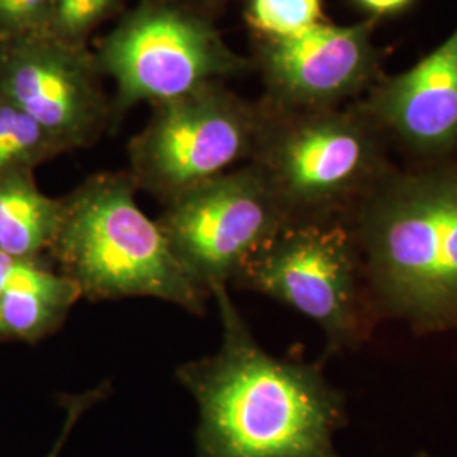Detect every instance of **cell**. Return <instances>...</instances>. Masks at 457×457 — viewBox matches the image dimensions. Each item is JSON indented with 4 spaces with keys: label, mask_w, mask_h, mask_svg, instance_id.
I'll use <instances>...</instances> for the list:
<instances>
[{
    "label": "cell",
    "mask_w": 457,
    "mask_h": 457,
    "mask_svg": "<svg viewBox=\"0 0 457 457\" xmlns=\"http://www.w3.org/2000/svg\"><path fill=\"white\" fill-rule=\"evenodd\" d=\"M222 343L177 368L198 405L196 457H343L345 398L320 366L279 360L254 339L228 285H215Z\"/></svg>",
    "instance_id": "1"
},
{
    "label": "cell",
    "mask_w": 457,
    "mask_h": 457,
    "mask_svg": "<svg viewBox=\"0 0 457 457\" xmlns=\"http://www.w3.org/2000/svg\"><path fill=\"white\" fill-rule=\"evenodd\" d=\"M347 224L379 320L457 330V164L396 166Z\"/></svg>",
    "instance_id": "2"
},
{
    "label": "cell",
    "mask_w": 457,
    "mask_h": 457,
    "mask_svg": "<svg viewBox=\"0 0 457 457\" xmlns=\"http://www.w3.org/2000/svg\"><path fill=\"white\" fill-rule=\"evenodd\" d=\"M249 163L262 173L287 224L349 220L398 166L385 132L360 105L290 109L258 100Z\"/></svg>",
    "instance_id": "3"
},
{
    "label": "cell",
    "mask_w": 457,
    "mask_h": 457,
    "mask_svg": "<svg viewBox=\"0 0 457 457\" xmlns=\"http://www.w3.org/2000/svg\"><path fill=\"white\" fill-rule=\"evenodd\" d=\"M128 170L98 171L63 196L65 212L48 258L94 302L153 296L194 315L209 294L183 270L158 220L136 200Z\"/></svg>",
    "instance_id": "4"
},
{
    "label": "cell",
    "mask_w": 457,
    "mask_h": 457,
    "mask_svg": "<svg viewBox=\"0 0 457 457\" xmlns=\"http://www.w3.org/2000/svg\"><path fill=\"white\" fill-rule=\"evenodd\" d=\"M111 94L114 132L139 104H163L254 70L212 17L168 0H137L94 49Z\"/></svg>",
    "instance_id": "5"
},
{
    "label": "cell",
    "mask_w": 457,
    "mask_h": 457,
    "mask_svg": "<svg viewBox=\"0 0 457 457\" xmlns=\"http://www.w3.org/2000/svg\"><path fill=\"white\" fill-rule=\"evenodd\" d=\"M232 285L309 317L324 334L326 356L356 351L379 320L345 220L287 224L247 260Z\"/></svg>",
    "instance_id": "6"
},
{
    "label": "cell",
    "mask_w": 457,
    "mask_h": 457,
    "mask_svg": "<svg viewBox=\"0 0 457 457\" xmlns=\"http://www.w3.org/2000/svg\"><path fill=\"white\" fill-rule=\"evenodd\" d=\"M260 126L258 100L213 82L151 107L128 146L137 190L162 204L249 163Z\"/></svg>",
    "instance_id": "7"
},
{
    "label": "cell",
    "mask_w": 457,
    "mask_h": 457,
    "mask_svg": "<svg viewBox=\"0 0 457 457\" xmlns=\"http://www.w3.org/2000/svg\"><path fill=\"white\" fill-rule=\"evenodd\" d=\"M156 220L183 270L209 295L215 285H232L247 260L287 226L251 163L170 200Z\"/></svg>",
    "instance_id": "8"
},
{
    "label": "cell",
    "mask_w": 457,
    "mask_h": 457,
    "mask_svg": "<svg viewBox=\"0 0 457 457\" xmlns=\"http://www.w3.org/2000/svg\"><path fill=\"white\" fill-rule=\"evenodd\" d=\"M0 92L65 153L94 146L112 128L111 94L90 46L49 34L0 45Z\"/></svg>",
    "instance_id": "9"
},
{
    "label": "cell",
    "mask_w": 457,
    "mask_h": 457,
    "mask_svg": "<svg viewBox=\"0 0 457 457\" xmlns=\"http://www.w3.org/2000/svg\"><path fill=\"white\" fill-rule=\"evenodd\" d=\"M375 21H324L288 37H253L262 98L290 109H330L360 100L381 79Z\"/></svg>",
    "instance_id": "10"
},
{
    "label": "cell",
    "mask_w": 457,
    "mask_h": 457,
    "mask_svg": "<svg viewBox=\"0 0 457 457\" xmlns=\"http://www.w3.org/2000/svg\"><path fill=\"white\" fill-rule=\"evenodd\" d=\"M409 166L457 164V28L419 63L358 100Z\"/></svg>",
    "instance_id": "11"
},
{
    "label": "cell",
    "mask_w": 457,
    "mask_h": 457,
    "mask_svg": "<svg viewBox=\"0 0 457 457\" xmlns=\"http://www.w3.org/2000/svg\"><path fill=\"white\" fill-rule=\"evenodd\" d=\"M82 292L48 258L16 260L0 305L2 339L37 343L63 326Z\"/></svg>",
    "instance_id": "12"
},
{
    "label": "cell",
    "mask_w": 457,
    "mask_h": 457,
    "mask_svg": "<svg viewBox=\"0 0 457 457\" xmlns=\"http://www.w3.org/2000/svg\"><path fill=\"white\" fill-rule=\"evenodd\" d=\"M63 212V196L43 194L33 171L0 177V253L12 260L48 258Z\"/></svg>",
    "instance_id": "13"
},
{
    "label": "cell",
    "mask_w": 457,
    "mask_h": 457,
    "mask_svg": "<svg viewBox=\"0 0 457 457\" xmlns=\"http://www.w3.org/2000/svg\"><path fill=\"white\" fill-rule=\"evenodd\" d=\"M65 149L16 102L0 92V177L36 171Z\"/></svg>",
    "instance_id": "14"
},
{
    "label": "cell",
    "mask_w": 457,
    "mask_h": 457,
    "mask_svg": "<svg viewBox=\"0 0 457 457\" xmlns=\"http://www.w3.org/2000/svg\"><path fill=\"white\" fill-rule=\"evenodd\" d=\"M245 21L253 37H288L326 21L324 0H245Z\"/></svg>",
    "instance_id": "15"
},
{
    "label": "cell",
    "mask_w": 457,
    "mask_h": 457,
    "mask_svg": "<svg viewBox=\"0 0 457 457\" xmlns=\"http://www.w3.org/2000/svg\"><path fill=\"white\" fill-rule=\"evenodd\" d=\"M129 0H53L46 34L77 46H90L98 29L117 21Z\"/></svg>",
    "instance_id": "16"
},
{
    "label": "cell",
    "mask_w": 457,
    "mask_h": 457,
    "mask_svg": "<svg viewBox=\"0 0 457 457\" xmlns=\"http://www.w3.org/2000/svg\"><path fill=\"white\" fill-rule=\"evenodd\" d=\"M53 0H0V45L46 34Z\"/></svg>",
    "instance_id": "17"
},
{
    "label": "cell",
    "mask_w": 457,
    "mask_h": 457,
    "mask_svg": "<svg viewBox=\"0 0 457 457\" xmlns=\"http://www.w3.org/2000/svg\"><path fill=\"white\" fill-rule=\"evenodd\" d=\"M111 392V385L109 383H102L97 388L88 390V392L77 393V395H68L63 398V407H65V420L62 432L58 436V439L54 442V445L51 447L49 454L46 457H60L63 449H65L66 441L70 437V434L73 432V428L80 422L83 413L87 410L92 409L94 405H97L100 400H104Z\"/></svg>",
    "instance_id": "18"
},
{
    "label": "cell",
    "mask_w": 457,
    "mask_h": 457,
    "mask_svg": "<svg viewBox=\"0 0 457 457\" xmlns=\"http://www.w3.org/2000/svg\"><path fill=\"white\" fill-rule=\"evenodd\" d=\"M370 21H381L407 12L417 0H351Z\"/></svg>",
    "instance_id": "19"
},
{
    "label": "cell",
    "mask_w": 457,
    "mask_h": 457,
    "mask_svg": "<svg viewBox=\"0 0 457 457\" xmlns=\"http://www.w3.org/2000/svg\"><path fill=\"white\" fill-rule=\"evenodd\" d=\"M168 2L180 4V5H185L188 9H194L196 12L212 17V19H215V14L219 11H222L224 5L228 4V0H168Z\"/></svg>",
    "instance_id": "20"
},
{
    "label": "cell",
    "mask_w": 457,
    "mask_h": 457,
    "mask_svg": "<svg viewBox=\"0 0 457 457\" xmlns=\"http://www.w3.org/2000/svg\"><path fill=\"white\" fill-rule=\"evenodd\" d=\"M14 262H16V260H12V258H9V256L0 253V305H2V296H4V292H5V287H7V281H9V277H11V271L14 268ZM0 339H2V327H0Z\"/></svg>",
    "instance_id": "21"
},
{
    "label": "cell",
    "mask_w": 457,
    "mask_h": 457,
    "mask_svg": "<svg viewBox=\"0 0 457 457\" xmlns=\"http://www.w3.org/2000/svg\"><path fill=\"white\" fill-rule=\"evenodd\" d=\"M415 457H434L432 456V454H428V453H425V451H420V453H419V454H417V456Z\"/></svg>",
    "instance_id": "22"
}]
</instances>
